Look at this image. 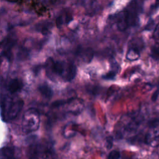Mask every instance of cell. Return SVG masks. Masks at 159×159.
<instances>
[{"label": "cell", "instance_id": "22", "mask_svg": "<svg viewBox=\"0 0 159 159\" xmlns=\"http://www.w3.org/2000/svg\"><path fill=\"white\" fill-rule=\"evenodd\" d=\"M30 159H37V158H34V157H32V158H30Z\"/></svg>", "mask_w": 159, "mask_h": 159}, {"label": "cell", "instance_id": "5", "mask_svg": "<svg viewBox=\"0 0 159 159\" xmlns=\"http://www.w3.org/2000/svg\"><path fill=\"white\" fill-rule=\"evenodd\" d=\"M76 54L81 58L84 62L87 63L90 62L94 56L93 50L91 48L79 47L76 50Z\"/></svg>", "mask_w": 159, "mask_h": 159}, {"label": "cell", "instance_id": "12", "mask_svg": "<svg viewBox=\"0 0 159 159\" xmlns=\"http://www.w3.org/2000/svg\"><path fill=\"white\" fill-rule=\"evenodd\" d=\"M15 43H16L15 40H14L12 38L7 37L4 39L1 42V47L2 49H4V51L2 52V53L10 52V49L14 45Z\"/></svg>", "mask_w": 159, "mask_h": 159}, {"label": "cell", "instance_id": "19", "mask_svg": "<svg viewBox=\"0 0 159 159\" xmlns=\"http://www.w3.org/2000/svg\"><path fill=\"white\" fill-rule=\"evenodd\" d=\"M153 25H154V22H153V20L152 19H150L149 20V21L148 22V24H147V25L145 27L144 30H150L153 28Z\"/></svg>", "mask_w": 159, "mask_h": 159}, {"label": "cell", "instance_id": "13", "mask_svg": "<svg viewBox=\"0 0 159 159\" xmlns=\"http://www.w3.org/2000/svg\"><path fill=\"white\" fill-rule=\"evenodd\" d=\"M151 57L155 60H159V43H156L152 47Z\"/></svg>", "mask_w": 159, "mask_h": 159}, {"label": "cell", "instance_id": "3", "mask_svg": "<svg viewBox=\"0 0 159 159\" xmlns=\"http://www.w3.org/2000/svg\"><path fill=\"white\" fill-rule=\"evenodd\" d=\"M65 105H67L68 112L73 115H78L80 114L84 107L83 101L76 98L68 99Z\"/></svg>", "mask_w": 159, "mask_h": 159}, {"label": "cell", "instance_id": "21", "mask_svg": "<svg viewBox=\"0 0 159 159\" xmlns=\"http://www.w3.org/2000/svg\"><path fill=\"white\" fill-rule=\"evenodd\" d=\"M158 94H159V89H158L157 90H156V91L154 92V93L153 94V95H152V100H153V101L157 99V98Z\"/></svg>", "mask_w": 159, "mask_h": 159}, {"label": "cell", "instance_id": "16", "mask_svg": "<svg viewBox=\"0 0 159 159\" xmlns=\"http://www.w3.org/2000/svg\"><path fill=\"white\" fill-rule=\"evenodd\" d=\"M67 102V100H58V101H54L51 106L52 107H60V106H64L66 104Z\"/></svg>", "mask_w": 159, "mask_h": 159}, {"label": "cell", "instance_id": "4", "mask_svg": "<svg viewBox=\"0 0 159 159\" xmlns=\"http://www.w3.org/2000/svg\"><path fill=\"white\" fill-rule=\"evenodd\" d=\"M20 156V149L14 147H5L1 150V159H17Z\"/></svg>", "mask_w": 159, "mask_h": 159}, {"label": "cell", "instance_id": "15", "mask_svg": "<svg viewBox=\"0 0 159 159\" xmlns=\"http://www.w3.org/2000/svg\"><path fill=\"white\" fill-rule=\"evenodd\" d=\"M116 73L113 71H110L109 72H108L107 73H106V75L102 76V78L104 80H114L115 76H116Z\"/></svg>", "mask_w": 159, "mask_h": 159}, {"label": "cell", "instance_id": "7", "mask_svg": "<svg viewBox=\"0 0 159 159\" xmlns=\"http://www.w3.org/2000/svg\"><path fill=\"white\" fill-rule=\"evenodd\" d=\"M22 87L23 83L21 80L19 79H12L9 82L7 89L10 93L14 94L20 91Z\"/></svg>", "mask_w": 159, "mask_h": 159}, {"label": "cell", "instance_id": "9", "mask_svg": "<svg viewBox=\"0 0 159 159\" xmlns=\"http://www.w3.org/2000/svg\"><path fill=\"white\" fill-rule=\"evenodd\" d=\"M140 52L137 48L129 47L127 54H126V58L129 61H134L139 59L140 57Z\"/></svg>", "mask_w": 159, "mask_h": 159}, {"label": "cell", "instance_id": "18", "mask_svg": "<svg viewBox=\"0 0 159 159\" xmlns=\"http://www.w3.org/2000/svg\"><path fill=\"white\" fill-rule=\"evenodd\" d=\"M112 143H113V138L112 137H107L106 139V147L107 149H110L112 146Z\"/></svg>", "mask_w": 159, "mask_h": 159}, {"label": "cell", "instance_id": "20", "mask_svg": "<svg viewBox=\"0 0 159 159\" xmlns=\"http://www.w3.org/2000/svg\"><path fill=\"white\" fill-rule=\"evenodd\" d=\"M153 36L156 39H159V24L155 27V29L153 33Z\"/></svg>", "mask_w": 159, "mask_h": 159}, {"label": "cell", "instance_id": "17", "mask_svg": "<svg viewBox=\"0 0 159 159\" xmlns=\"http://www.w3.org/2000/svg\"><path fill=\"white\" fill-rule=\"evenodd\" d=\"M111 66L112 68L111 71H113L116 73H117V71H119L120 66H119V65L117 63V62L115 60H113L112 61H111Z\"/></svg>", "mask_w": 159, "mask_h": 159}, {"label": "cell", "instance_id": "10", "mask_svg": "<svg viewBox=\"0 0 159 159\" xmlns=\"http://www.w3.org/2000/svg\"><path fill=\"white\" fill-rule=\"evenodd\" d=\"M38 89L40 94L45 98L50 99L53 96V91L52 88L46 84H42L39 86Z\"/></svg>", "mask_w": 159, "mask_h": 159}, {"label": "cell", "instance_id": "8", "mask_svg": "<svg viewBox=\"0 0 159 159\" xmlns=\"http://www.w3.org/2000/svg\"><path fill=\"white\" fill-rule=\"evenodd\" d=\"M52 27V24L49 21H43L39 22L35 26L36 31L40 32L43 34H47L50 32V29Z\"/></svg>", "mask_w": 159, "mask_h": 159}, {"label": "cell", "instance_id": "6", "mask_svg": "<svg viewBox=\"0 0 159 159\" xmlns=\"http://www.w3.org/2000/svg\"><path fill=\"white\" fill-rule=\"evenodd\" d=\"M76 75V66L71 63H67L65 68V73L63 78L66 81H71L73 80Z\"/></svg>", "mask_w": 159, "mask_h": 159}, {"label": "cell", "instance_id": "2", "mask_svg": "<svg viewBox=\"0 0 159 159\" xmlns=\"http://www.w3.org/2000/svg\"><path fill=\"white\" fill-rule=\"evenodd\" d=\"M40 114L38 111L34 108L27 110L22 119V130L25 134L36 131L40 125Z\"/></svg>", "mask_w": 159, "mask_h": 159}, {"label": "cell", "instance_id": "1", "mask_svg": "<svg viewBox=\"0 0 159 159\" xmlns=\"http://www.w3.org/2000/svg\"><path fill=\"white\" fill-rule=\"evenodd\" d=\"M24 105L21 99H12L7 96L1 99V117L4 121L15 119L20 112Z\"/></svg>", "mask_w": 159, "mask_h": 159}, {"label": "cell", "instance_id": "14", "mask_svg": "<svg viewBox=\"0 0 159 159\" xmlns=\"http://www.w3.org/2000/svg\"><path fill=\"white\" fill-rule=\"evenodd\" d=\"M120 156V154L119 151L112 150L109 153L107 159H119Z\"/></svg>", "mask_w": 159, "mask_h": 159}, {"label": "cell", "instance_id": "11", "mask_svg": "<svg viewBox=\"0 0 159 159\" xmlns=\"http://www.w3.org/2000/svg\"><path fill=\"white\" fill-rule=\"evenodd\" d=\"M76 132L75 129V125L71 123L66 124L63 129V134L65 138H71L76 135Z\"/></svg>", "mask_w": 159, "mask_h": 159}]
</instances>
